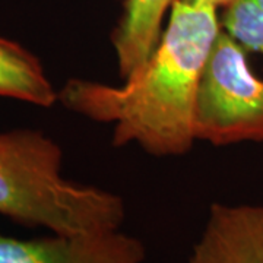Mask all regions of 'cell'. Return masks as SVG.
I'll list each match as a JSON object with an SVG mask.
<instances>
[{
    "instance_id": "7",
    "label": "cell",
    "mask_w": 263,
    "mask_h": 263,
    "mask_svg": "<svg viewBox=\"0 0 263 263\" xmlns=\"http://www.w3.org/2000/svg\"><path fill=\"white\" fill-rule=\"evenodd\" d=\"M0 97L51 107L57 92L37 57L21 44L0 37Z\"/></svg>"
},
{
    "instance_id": "9",
    "label": "cell",
    "mask_w": 263,
    "mask_h": 263,
    "mask_svg": "<svg viewBox=\"0 0 263 263\" xmlns=\"http://www.w3.org/2000/svg\"><path fill=\"white\" fill-rule=\"evenodd\" d=\"M197 2H205L208 5L214 6L216 9H224L228 5H231L235 0H197Z\"/></svg>"
},
{
    "instance_id": "3",
    "label": "cell",
    "mask_w": 263,
    "mask_h": 263,
    "mask_svg": "<svg viewBox=\"0 0 263 263\" xmlns=\"http://www.w3.org/2000/svg\"><path fill=\"white\" fill-rule=\"evenodd\" d=\"M246 51L219 31L197 85L196 139L215 146L263 142V79L250 69Z\"/></svg>"
},
{
    "instance_id": "4",
    "label": "cell",
    "mask_w": 263,
    "mask_h": 263,
    "mask_svg": "<svg viewBox=\"0 0 263 263\" xmlns=\"http://www.w3.org/2000/svg\"><path fill=\"white\" fill-rule=\"evenodd\" d=\"M146 249L120 230L21 240L0 234V263H143Z\"/></svg>"
},
{
    "instance_id": "6",
    "label": "cell",
    "mask_w": 263,
    "mask_h": 263,
    "mask_svg": "<svg viewBox=\"0 0 263 263\" xmlns=\"http://www.w3.org/2000/svg\"><path fill=\"white\" fill-rule=\"evenodd\" d=\"M174 0H124L111 43L123 81L145 65L160 43Z\"/></svg>"
},
{
    "instance_id": "5",
    "label": "cell",
    "mask_w": 263,
    "mask_h": 263,
    "mask_svg": "<svg viewBox=\"0 0 263 263\" xmlns=\"http://www.w3.org/2000/svg\"><path fill=\"white\" fill-rule=\"evenodd\" d=\"M187 263H263V206L212 203Z\"/></svg>"
},
{
    "instance_id": "1",
    "label": "cell",
    "mask_w": 263,
    "mask_h": 263,
    "mask_svg": "<svg viewBox=\"0 0 263 263\" xmlns=\"http://www.w3.org/2000/svg\"><path fill=\"white\" fill-rule=\"evenodd\" d=\"M205 2L174 0L149 60L120 86L69 79L57 92L67 110L113 124L114 146L138 143L157 157L183 155L195 136L200 73L221 27Z\"/></svg>"
},
{
    "instance_id": "2",
    "label": "cell",
    "mask_w": 263,
    "mask_h": 263,
    "mask_svg": "<svg viewBox=\"0 0 263 263\" xmlns=\"http://www.w3.org/2000/svg\"><path fill=\"white\" fill-rule=\"evenodd\" d=\"M62 158V148L43 132H0V215L53 234L120 230L126 216L122 197L65 179Z\"/></svg>"
},
{
    "instance_id": "8",
    "label": "cell",
    "mask_w": 263,
    "mask_h": 263,
    "mask_svg": "<svg viewBox=\"0 0 263 263\" xmlns=\"http://www.w3.org/2000/svg\"><path fill=\"white\" fill-rule=\"evenodd\" d=\"M221 27L247 51L263 56V0H235L224 8Z\"/></svg>"
}]
</instances>
